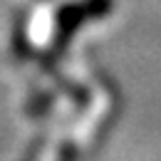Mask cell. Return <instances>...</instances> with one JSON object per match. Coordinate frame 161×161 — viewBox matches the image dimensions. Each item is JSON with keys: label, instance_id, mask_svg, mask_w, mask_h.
I'll return each mask as SVG.
<instances>
[{"label": "cell", "instance_id": "obj_1", "mask_svg": "<svg viewBox=\"0 0 161 161\" xmlns=\"http://www.w3.org/2000/svg\"><path fill=\"white\" fill-rule=\"evenodd\" d=\"M112 5L114 0H80V3L64 5L57 13V45H64L80 25L109 15Z\"/></svg>", "mask_w": 161, "mask_h": 161}]
</instances>
